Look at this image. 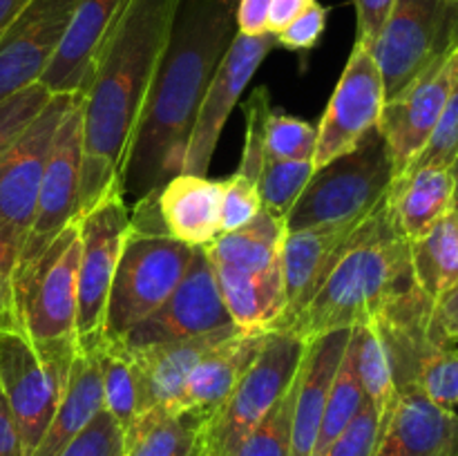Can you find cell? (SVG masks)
I'll return each instance as SVG.
<instances>
[{
	"label": "cell",
	"mask_w": 458,
	"mask_h": 456,
	"mask_svg": "<svg viewBox=\"0 0 458 456\" xmlns=\"http://www.w3.org/2000/svg\"><path fill=\"white\" fill-rule=\"evenodd\" d=\"M240 326L213 331L197 338L174 340V342H157L148 347L128 349L134 371L139 378V416L152 410L174 411L182 398L183 384L195 369L197 362L217 342L237 331Z\"/></svg>",
	"instance_id": "cell-20"
},
{
	"label": "cell",
	"mask_w": 458,
	"mask_h": 456,
	"mask_svg": "<svg viewBox=\"0 0 458 456\" xmlns=\"http://www.w3.org/2000/svg\"><path fill=\"white\" fill-rule=\"evenodd\" d=\"M286 224L284 217L262 208L246 226L222 232L206 253L213 262L228 264L246 273H264L282 264Z\"/></svg>",
	"instance_id": "cell-28"
},
{
	"label": "cell",
	"mask_w": 458,
	"mask_h": 456,
	"mask_svg": "<svg viewBox=\"0 0 458 456\" xmlns=\"http://www.w3.org/2000/svg\"><path fill=\"white\" fill-rule=\"evenodd\" d=\"M271 3L273 0H240L237 3V31L244 36L267 34Z\"/></svg>",
	"instance_id": "cell-47"
},
{
	"label": "cell",
	"mask_w": 458,
	"mask_h": 456,
	"mask_svg": "<svg viewBox=\"0 0 458 456\" xmlns=\"http://www.w3.org/2000/svg\"><path fill=\"white\" fill-rule=\"evenodd\" d=\"M318 128L304 119L273 107L264 128L267 159H313L316 155Z\"/></svg>",
	"instance_id": "cell-37"
},
{
	"label": "cell",
	"mask_w": 458,
	"mask_h": 456,
	"mask_svg": "<svg viewBox=\"0 0 458 456\" xmlns=\"http://www.w3.org/2000/svg\"><path fill=\"white\" fill-rule=\"evenodd\" d=\"M298 396V376L284 396L259 420L258 427L246 436L235 456H291V432Z\"/></svg>",
	"instance_id": "cell-36"
},
{
	"label": "cell",
	"mask_w": 458,
	"mask_h": 456,
	"mask_svg": "<svg viewBox=\"0 0 458 456\" xmlns=\"http://www.w3.org/2000/svg\"><path fill=\"white\" fill-rule=\"evenodd\" d=\"M179 0H125L83 89L79 219L121 190L125 159L168 45Z\"/></svg>",
	"instance_id": "cell-2"
},
{
	"label": "cell",
	"mask_w": 458,
	"mask_h": 456,
	"mask_svg": "<svg viewBox=\"0 0 458 456\" xmlns=\"http://www.w3.org/2000/svg\"><path fill=\"white\" fill-rule=\"evenodd\" d=\"M407 387H416L432 402L456 410L458 407V349L452 344H429L419 358Z\"/></svg>",
	"instance_id": "cell-34"
},
{
	"label": "cell",
	"mask_w": 458,
	"mask_h": 456,
	"mask_svg": "<svg viewBox=\"0 0 458 456\" xmlns=\"http://www.w3.org/2000/svg\"><path fill=\"white\" fill-rule=\"evenodd\" d=\"M362 224L365 222H349L286 232L282 246L284 308L271 331H289L293 326L344 250L356 240Z\"/></svg>",
	"instance_id": "cell-18"
},
{
	"label": "cell",
	"mask_w": 458,
	"mask_h": 456,
	"mask_svg": "<svg viewBox=\"0 0 458 456\" xmlns=\"http://www.w3.org/2000/svg\"><path fill=\"white\" fill-rule=\"evenodd\" d=\"M456 45V0H394L378 38L369 47L383 76L385 101L398 97Z\"/></svg>",
	"instance_id": "cell-8"
},
{
	"label": "cell",
	"mask_w": 458,
	"mask_h": 456,
	"mask_svg": "<svg viewBox=\"0 0 458 456\" xmlns=\"http://www.w3.org/2000/svg\"><path fill=\"white\" fill-rule=\"evenodd\" d=\"M454 174L452 168L423 165L394 179L387 195L394 224L407 241L423 237L438 219L454 210Z\"/></svg>",
	"instance_id": "cell-25"
},
{
	"label": "cell",
	"mask_w": 458,
	"mask_h": 456,
	"mask_svg": "<svg viewBox=\"0 0 458 456\" xmlns=\"http://www.w3.org/2000/svg\"><path fill=\"white\" fill-rule=\"evenodd\" d=\"M458 76V45L434 61L398 97L385 101L378 128L392 152L396 177L411 168L437 130Z\"/></svg>",
	"instance_id": "cell-16"
},
{
	"label": "cell",
	"mask_w": 458,
	"mask_h": 456,
	"mask_svg": "<svg viewBox=\"0 0 458 456\" xmlns=\"http://www.w3.org/2000/svg\"><path fill=\"white\" fill-rule=\"evenodd\" d=\"M458 156V76L452 85V92L447 97L443 114L438 119L437 130L428 141L425 150L420 152L419 159L411 164L410 170L423 168V165H441V168H452Z\"/></svg>",
	"instance_id": "cell-41"
},
{
	"label": "cell",
	"mask_w": 458,
	"mask_h": 456,
	"mask_svg": "<svg viewBox=\"0 0 458 456\" xmlns=\"http://www.w3.org/2000/svg\"><path fill=\"white\" fill-rule=\"evenodd\" d=\"M103 410V383L97 351H76L54 418L34 456H58L67 443Z\"/></svg>",
	"instance_id": "cell-26"
},
{
	"label": "cell",
	"mask_w": 458,
	"mask_h": 456,
	"mask_svg": "<svg viewBox=\"0 0 458 456\" xmlns=\"http://www.w3.org/2000/svg\"><path fill=\"white\" fill-rule=\"evenodd\" d=\"M307 344L291 331H268L244 378L201 423L195 456H235L246 436L293 384Z\"/></svg>",
	"instance_id": "cell-6"
},
{
	"label": "cell",
	"mask_w": 458,
	"mask_h": 456,
	"mask_svg": "<svg viewBox=\"0 0 458 456\" xmlns=\"http://www.w3.org/2000/svg\"><path fill=\"white\" fill-rule=\"evenodd\" d=\"M394 179L392 152L376 125L352 150L313 170L307 188L286 213V232L365 222L387 199Z\"/></svg>",
	"instance_id": "cell-5"
},
{
	"label": "cell",
	"mask_w": 458,
	"mask_h": 456,
	"mask_svg": "<svg viewBox=\"0 0 458 456\" xmlns=\"http://www.w3.org/2000/svg\"><path fill=\"white\" fill-rule=\"evenodd\" d=\"M79 0H30L0 36V101L38 83L56 56Z\"/></svg>",
	"instance_id": "cell-17"
},
{
	"label": "cell",
	"mask_w": 458,
	"mask_h": 456,
	"mask_svg": "<svg viewBox=\"0 0 458 456\" xmlns=\"http://www.w3.org/2000/svg\"><path fill=\"white\" fill-rule=\"evenodd\" d=\"M273 110L271 94L267 88L253 89L244 107L246 132H244V150H242L240 165L235 170V177L258 186L259 174L267 164V150H264V128H267V116Z\"/></svg>",
	"instance_id": "cell-38"
},
{
	"label": "cell",
	"mask_w": 458,
	"mask_h": 456,
	"mask_svg": "<svg viewBox=\"0 0 458 456\" xmlns=\"http://www.w3.org/2000/svg\"><path fill=\"white\" fill-rule=\"evenodd\" d=\"M228 326H233V320L219 293L213 262L206 249H195L186 275L168 295V300L116 342L128 349H137L157 342L197 338Z\"/></svg>",
	"instance_id": "cell-12"
},
{
	"label": "cell",
	"mask_w": 458,
	"mask_h": 456,
	"mask_svg": "<svg viewBox=\"0 0 458 456\" xmlns=\"http://www.w3.org/2000/svg\"><path fill=\"white\" fill-rule=\"evenodd\" d=\"M267 334V329H237L215 344L191 371L174 411H197L208 418L244 378Z\"/></svg>",
	"instance_id": "cell-22"
},
{
	"label": "cell",
	"mask_w": 458,
	"mask_h": 456,
	"mask_svg": "<svg viewBox=\"0 0 458 456\" xmlns=\"http://www.w3.org/2000/svg\"><path fill=\"white\" fill-rule=\"evenodd\" d=\"M353 338H356V365L362 392L383 416L396 401L398 393L389 349L376 322L353 326Z\"/></svg>",
	"instance_id": "cell-33"
},
{
	"label": "cell",
	"mask_w": 458,
	"mask_h": 456,
	"mask_svg": "<svg viewBox=\"0 0 458 456\" xmlns=\"http://www.w3.org/2000/svg\"><path fill=\"white\" fill-rule=\"evenodd\" d=\"M204 420L197 411H146L125 434L123 456H195Z\"/></svg>",
	"instance_id": "cell-30"
},
{
	"label": "cell",
	"mask_w": 458,
	"mask_h": 456,
	"mask_svg": "<svg viewBox=\"0 0 458 456\" xmlns=\"http://www.w3.org/2000/svg\"><path fill=\"white\" fill-rule=\"evenodd\" d=\"M74 340L31 342L21 329L0 331V387L12 407L22 456H34L54 418L74 360Z\"/></svg>",
	"instance_id": "cell-7"
},
{
	"label": "cell",
	"mask_w": 458,
	"mask_h": 456,
	"mask_svg": "<svg viewBox=\"0 0 458 456\" xmlns=\"http://www.w3.org/2000/svg\"><path fill=\"white\" fill-rule=\"evenodd\" d=\"M192 255V246L165 232L157 215L155 197L134 204L130 231L112 277L103 340L116 342L159 308L186 275Z\"/></svg>",
	"instance_id": "cell-4"
},
{
	"label": "cell",
	"mask_w": 458,
	"mask_h": 456,
	"mask_svg": "<svg viewBox=\"0 0 458 456\" xmlns=\"http://www.w3.org/2000/svg\"><path fill=\"white\" fill-rule=\"evenodd\" d=\"M94 351L101 369L103 407L128 434L139 418V378L132 358L123 344L107 342V340H103L101 347Z\"/></svg>",
	"instance_id": "cell-32"
},
{
	"label": "cell",
	"mask_w": 458,
	"mask_h": 456,
	"mask_svg": "<svg viewBox=\"0 0 458 456\" xmlns=\"http://www.w3.org/2000/svg\"><path fill=\"white\" fill-rule=\"evenodd\" d=\"M383 106L385 85L374 54L367 45L353 43L343 76L318 125L316 155H313L316 168L352 150L371 128H376Z\"/></svg>",
	"instance_id": "cell-15"
},
{
	"label": "cell",
	"mask_w": 458,
	"mask_h": 456,
	"mask_svg": "<svg viewBox=\"0 0 458 456\" xmlns=\"http://www.w3.org/2000/svg\"><path fill=\"white\" fill-rule=\"evenodd\" d=\"M327 16H329V9L322 7L316 0L307 12L300 13L280 34H276L277 45L291 49V52H309L320 43L327 27Z\"/></svg>",
	"instance_id": "cell-44"
},
{
	"label": "cell",
	"mask_w": 458,
	"mask_h": 456,
	"mask_svg": "<svg viewBox=\"0 0 458 456\" xmlns=\"http://www.w3.org/2000/svg\"><path fill=\"white\" fill-rule=\"evenodd\" d=\"M380 438V414L369 401L360 407L349 427L335 438L322 456H374Z\"/></svg>",
	"instance_id": "cell-42"
},
{
	"label": "cell",
	"mask_w": 458,
	"mask_h": 456,
	"mask_svg": "<svg viewBox=\"0 0 458 456\" xmlns=\"http://www.w3.org/2000/svg\"><path fill=\"white\" fill-rule=\"evenodd\" d=\"M367 396L362 392L360 376H358V365H356V338L349 335V342L344 347L343 360H340L338 371H335V378L331 383L329 396H327L325 414H322L320 432H318L316 450L313 456H322L329 450L331 443L349 427L356 414L360 411V407L365 405Z\"/></svg>",
	"instance_id": "cell-31"
},
{
	"label": "cell",
	"mask_w": 458,
	"mask_h": 456,
	"mask_svg": "<svg viewBox=\"0 0 458 456\" xmlns=\"http://www.w3.org/2000/svg\"><path fill=\"white\" fill-rule=\"evenodd\" d=\"M21 246L13 240L12 232L0 224V286L13 295V275H16Z\"/></svg>",
	"instance_id": "cell-48"
},
{
	"label": "cell",
	"mask_w": 458,
	"mask_h": 456,
	"mask_svg": "<svg viewBox=\"0 0 458 456\" xmlns=\"http://www.w3.org/2000/svg\"><path fill=\"white\" fill-rule=\"evenodd\" d=\"M0 456H22L21 434L3 387H0Z\"/></svg>",
	"instance_id": "cell-49"
},
{
	"label": "cell",
	"mask_w": 458,
	"mask_h": 456,
	"mask_svg": "<svg viewBox=\"0 0 458 456\" xmlns=\"http://www.w3.org/2000/svg\"><path fill=\"white\" fill-rule=\"evenodd\" d=\"M125 432L103 407L58 456H123Z\"/></svg>",
	"instance_id": "cell-40"
},
{
	"label": "cell",
	"mask_w": 458,
	"mask_h": 456,
	"mask_svg": "<svg viewBox=\"0 0 458 456\" xmlns=\"http://www.w3.org/2000/svg\"><path fill=\"white\" fill-rule=\"evenodd\" d=\"M432 331L445 344L458 347V282L432 302Z\"/></svg>",
	"instance_id": "cell-46"
},
{
	"label": "cell",
	"mask_w": 458,
	"mask_h": 456,
	"mask_svg": "<svg viewBox=\"0 0 458 456\" xmlns=\"http://www.w3.org/2000/svg\"><path fill=\"white\" fill-rule=\"evenodd\" d=\"M313 3H316V0H273L271 12H268L267 31L280 34L289 22H293L300 13L307 12Z\"/></svg>",
	"instance_id": "cell-50"
},
{
	"label": "cell",
	"mask_w": 458,
	"mask_h": 456,
	"mask_svg": "<svg viewBox=\"0 0 458 456\" xmlns=\"http://www.w3.org/2000/svg\"><path fill=\"white\" fill-rule=\"evenodd\" d=\"M411 277L420 293L437 302L458 282V213H447L423 237L410 241Z\"/></svg>",
	"instance_id": "cell-29"
},
{
	"label": "cell",
	"mask_w": 458,
	"mask_h": 456,
	"mask_svg": "<svg viewBox=\"0 0 458 456\" xmlns=\"http://www.w3.org/2000/svg\"><path fill=\"white\" fill-rule=\"evenodd\" d=\"M414 286L410 241L394 224L385 199L289 331L309 342L329 331L369 325Z\"/></svg>",
	"instance_id": "cell-3"
},
{
	"label": "cell",
	"mask_w": 458,
	"mask_h": 456,
	"mask_svg": "<svg viewBox=\"0 0 458 456\" xmlns=\"http://www.w3.org/2000/svg\"><path fill=\"white\" fill-rule=\"evenodd\" d=\"M18 329L16 311H13V295L0 286V331Z\"/></svg>",
	"instance_id": "cell-51"
},
{
	"label": "cell",
	"mask_w": 458,
	"mask_h": 456,
	"mask_svg": "<svg viewBox=\"0 0 458 456\" xmlns=\"http://www.w3.org/2000/svg\"><path fill=\"white\" fill-rule=\"evenodd\" d=\"M81 258L76 293V351H94L103 342L112 277L130 231L123 192H110L79 219Z\"/></svg>",
	"instance_id": "cell-10"
},
{
	"label": "cell",
	"mask_w": 458,
	"mask_h": 456,
	"mask_svg": "<svg viewBox=\"0 0 458 456\" xmlns=\"http://www.w3.org/2000/svg\"><path fill=\"white\" fill-rule=\"evenodd\" d=\"M277 40L276 34L267 31L262 36H244L237 31L231 47L224 54L213 80L204 94L199 112L195 116V125L188 137L186 155H183V174H206L213 161L222 130L231 116L233 107L240 103L246 85L253 80L255 72L262 65L264 58L271 54Z\"/></svg>",
	"instance_id": "cell-14"
},
{
	"label": "cell",
	"mask_w": 458,
	"mask_h": 456,
	"mask_svg": "<svg viewBox=\"0 0 458 456\" xmlns=\"http://www.w3.org/2000/svg\"><path fill=\"white\" fill-rule=\"evenodd\" d=\"M213 268L233 325L271 331L284 308L282 264L264 273H246L222 262H213Z\"/></svg>",
	"instance_id": "cell-27"
},
{
	"label": "cell",
	"mask_w": 458,
	"mask_h": 456,
	"mask_svg": "<svg viewBox=\"0 0 458 456\" xmlns=\"http://www.w3.org/2000/svg\"><path fill=\"white\" fill-rule=\"evenodd\" d=\"M222 195L224 182L179 173L157 192V215L174 240L206 249L222 235Z\"/></svg>",
	"instance_id": "cell-23"
},
{
	"label": "cell",
	"mask_w": 458,
	"mask_h": 456,
	"mask_svg": "<svg viewBox=\"0 0 458 456\" xmlns=\"http://www.w3.org/2000/svg\"><path fill=\"white\" fill-rule=\"evenodd\" d=\"M452 174H454V183H456V192H454V213H458V156L452 165Z\"/></svg>",
	"instance_id": "cell-53"
},
{
	"label": "cell",
	"mask_w": 458,
	"mask_h": 456,
	"mask_svg": "<svg viewBox=\"0 0 458 456\" xmlns=\"http://www.w3.org/2000/svg\"><path fill=\"white\" fill-rule=\"evenodd\" d=\"M352 329L329 331L309 340L298 371V396L291 432V456H313L327 396L335 378Z\"/></svg>",
	"instance_id": "cell-24"
},
{
	"label": "cell",
	"mask_w": 458,
	"mask_h": 456,
	"mask_svg": "<svg viewBox=\"0 0 458 456\" xmlns=\"http://www.w3.org/2000/svg\"><path fill=\"white\" fill-rule=\"evenodd\" d=\"M262 208L264 206L258 186L233 174L231 179L224 182L222 232H231L246 226Z\"/></svg>",
	"instance_id": "cell-43"
},
{
	"label": "cell",
	"mask_w": 458,
	"mask_h": 456,
	"mask_svg": "<svg viewBox=\"0 0 458 456\" xmlns=\"http://www.w3.org/2000/svg\"><path fill=\"white\" fill-rule=\"evenodd\" d=\"M81 174H83V92L76 94L54 137L34 219L21 249L13 280L25 268H30L72 222L79 219Z\"/></svg>",
	"instance_id": "cell-11"
},
{
	"label": "cell",
	"mask_w": 458,
	"mask_h": 456,
	"mask_svg": "<svg viewBox=\"0 0 458 456\" xmlns=\"http://www.w3.org/2000/svg\"><path fill=\"white\" fill-rule=\"evenodd\" d=\"M313 170H316L313 159H267L258 182L264 208L286 217L291 206L307 188Z\"/></svg>",
	"instance_id": "cell-35"
},
{
	"label": "cell",
	"mask_w": 458,
	"mask_h": 456,
	"mask_svg": "<svg viewBox=\"0 0 458 456\" xmlns=\"http://www.w3.org/2000/svg\"><path fill=\"white\" fill-rule=\"evenodd\" d=\"M240 0H179L168 45L143 106L121 190L132 206L182 173L204 94L237 36Z\"/></svg>",
	"instance_id": "cell-1"
},
{
	"label": "cell",
	"mask_w": 458,
	"mask_h": 456,
	"mask_svg": "<svg viewBox=\"0 0 458 456\" xmlns=\"http://www.w3.org/2000/svg\"><path fill=\"white\" fill-rule=\"evenodd\" d=\"M356 7V40L367 47L374 45L394 7V0H352Z\"/></svg>",
	"instance_id": "cell-45"
},
{
	"label": "cell",
	"mask_w": 458,
	"mask_h": 456,
	"mask_svg": "<svg viewBox=\"0 0 458 456\" xmlns=\"http://www.w3.org/2000/svg\"><path fill=\"white\" fill-rule=\"evenodd\" d=\"M27 3H30V0H0V36H3V31L12 25L13 18L25 9Z\"/></svg>",
	"instance_id": "cell-52"
},
{
	"label": "cell",
	"mask_w": 458,
	"mask_h": 456,
	"mask_svg": "<svg viewBox=\"0 0 458 456\" xmlns=\"http://www.w3.org/2000/svg\"><path fill=\"white\" fill-rule=\"evenodd\" d=\"M123 4L125 0H79L65 38L38 83L52 94L83 92L94 58Z\"/></svg>",
	"instance_id": "cell-21"
},
{
	"label": "cell",
	"mask_w": 458,
	"mask_h": 456,
	"mask_svg": "<svg viewBox=\"0 0 458 456\" xmlns=\"http://www.w3.org/2000/svg\"><path fill=\"white\" fill-rule=\"evenodd\" d=\"M49 98L52 92L43 83H31L0 101V156L30 128Z\"/></svg>",
	"instance_id": "cell-39"
},
{
	"label": "cell",
	"mask_w": 458,
	"mask_h": 456,
	"mask_svg": "<svg viewBox=\"0 0 458 456\" xmlns=\"http://www.w3.org/2000/svg\"><path fill=\"white\" fill-rule=\"evenodd\" d=\"M456 3H458V0H456Z\"/></svg>",
	"instance_id": "cell-54"
},
{
	"label": "cell",
	"mask_w": 458,
	"mask_h": 456,
	"mask_svg": "<svg viewBox=\"0 0 458 456\" xmlns=\"http://www.w3.org/2000/svg\"><path fill=\"white\" fill-rule=\"evenodd\" d=\"M374 456H458V414L420 389H398L396 401L380 416Z\"/></svg>",
	"instance_id": "cell-19"
},
{
	"label": "cell",
	"mask_w": 458,
	"mask_h": 456,
	"mask_svg": "<svg viewBox=\"0 0 458 456\" xmlns=\"http://www.w3.org/2000/svg\"><path fill=\"white\" fill-rule=\"evenodd\" d=\"M76 94H52L43 112L0 156V224L12 232L21 249L34 219L54 137Z\"/></svg>",
	"instance_id": "cell-13"
},
{
	"label": "cell",
	"mask_w": 458,
	"mask_h": 456,
	"mask_svg": "<svg viewBox=\"0 0 458 456\" xmlns=\"http://www.w3.org/2000/svg\"><path fill=\"white\" fill-rule=\"evenodd\" d=\"M79 258L81 231L76 219L13 280L18 329L31 342L74 340Z\"/></svg>",
	"instance_id": "cell-9"
}]
</instances>
